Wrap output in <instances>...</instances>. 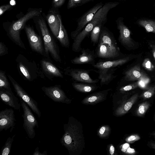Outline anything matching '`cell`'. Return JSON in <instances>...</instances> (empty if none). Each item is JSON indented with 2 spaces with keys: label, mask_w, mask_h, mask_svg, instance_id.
I'll use <instances>...</instances> for the list:
<instances>
[{
  "label": "cell",
  "mask_w": 155,
  "mask_h": 155,
  "mask_svg": "<svg viewBox=\"0 0 155 155\" xmlns=\"http://www.w3.org/2000/svg\"><path fill=\"white\" fill-rule=\"evenodd\" d=\"M64 134L60 141L70 155H79L85 146L83 128L81 123L72 117L64 125Z\"/></svg>",
  "instance_id": "cell-1"
},
{
  "label": "cell",
  "mask_w": 155,
  "mask_h": 155,
  "mask_svg": "<svg viewBox=\"0 0 155 155\" xmlns=\"http://www.w3.org/2000/svg\"><path fill=\"white\" fill-rule=\"evenodd\" d=\"M100 58L116 59L120 55V49L113 33L107 28L103 26L95 52Z\"/></svg>",
  "instance_id": "cell-2"
},
{
  "label": "cell",
  "mask_w": 155,
  "mask_h": 155,
  "mask_svg": "<svg viewBox=\"0 0 155 155\" xmlns=\"http://www.w3.org/2000/svg\"><path fill=\"white\" fill-rule=\"evenodd\" d=\"M17 68L19 73L24 78L29 81H32L38 76H43L36 63L28 59L22 54H19L16 59Z\"/></svg>",
  "instance_id": "cell-3"
},
{
  "label": "cell",
  "mask_w": 155,
  "mask_h": 155,
  "mask_svg": "<svg viewBox=\"0 0 155 155\" xmlns=\"http://www.w3.org/2000/svg\"><path fill=\"white\" fill-rule=\"evenodd\" d=\"M44 41V47L47 58H50L49 54L55 61L61 62L58 47L50 35L45 21L39 19L38 21Z\"/></svg>",
  "instance_id": "cell-4"
},
{
  "label": "cell",
  "mask_w": 155,
  "mask_h": 155,
  "mask_svg": "<svg viewBox=\"0 0 155 155\" xmlns=\"http://www.w3.org/2000/svg\"><path fill=\"white\" fill-rule=\"evenodd\" d=\"M40 12L35 10L28 12L24 16L12 24L9 28L8 35L11 40L21 48L26 49L20 36L21 30L26 21L32 17L39 15Z\"/></svg>",
  "instance_id": "cell-5"
},
{
  "label": "cell",
  "mask_w": 155,
  "mask_h": 155,
  "mask_svg": "<svg viewBox=\"0 0 155 155\" xmlns=\"http://www.w3.org/2000/svg\"><path fill=\"white\" fill-rule=\"evenodd\" d=\"M20 100L23 110L22 115L23 120V127L28 137L33 139L35 136V128L39 127L38 122L28 104L21 99Z\"/></svg>",
  "instance_id": "cell-6"
},
{
  "label": "cell",
  "mask_w": 155,
  "mask_h": 155,
  "mask_svg": "<svg viewBox=\"0 0 155 155\" xmlns=\"http://www.w3.org/2000/svg\"><path fill=\"white\" fill-rule=\"evenodd\" d=\"M11 82L17 95L24 101L36 114L39 118L41 116V112L37 102L28 94L18 83L9 74L7 75Z\"/></svg>",
  "instance_id": "cell-7"
},
{
  "label": "cell",
  "mask_w": 155,
  "mask_h": 155,
  "mask_svg": "<svg viewBox=\"0 0 155 155\" xmlns=\"http://www.w3.org/2000/svg\"><path fill=\"white\" fill-rule=\"evenodd\" d=\"M123 20L122 17H119L116 21L117 28L119 33L118 41L127 49H132L135 46L134 42L131 38L130 31L125 25Z\"/></svg>",
  "instance_id": "cell-8"
},
{
  "label": "cell",
  "mask_w": 155,
  "mask_h": 155,
  "mask_svg": "<svg viewBox=\"0 0 155 155\" xmlns=\"http://www.w3.org/2000/svg\"><path fill=\"white\" fill-rule=\"evenodd\" d=\"M41 90L46 95L55 102L67 104L71 102V100L67 97L60 85L43 86L41 87Z\"/></svg>",
  "instance_id": "cell-9"
},
{
  "label": "cell",
  "mask_w": 155,
  "mask_h": 155,
  "mask_svg": "<svg viewBox=\"0 0 155 155\" xmlns=\"http://www.w3.org/2000/svg\"><path fill=\"white\" fill-rule=\"evenodd\" d=\"M102 2L97 3L85 12L78 21L75 30L71 32V36L73 40L92 19L97 11L103 5Z\"/></svg>",
  "instance_id": "cell-10"
},
{
  "label": "cell",
  "mask_w": 155,
  "mask_h": 155,
  "mask_svg": "<svg viewBox=\"0 0 155 155\" xmlns=\"http://www.w3.org/2000/svg\"><path fill=\"white\" fill-rule=\"evenodd\" d=\"M25 30L30 47L34 51L47 57L42 39L30 26H26Z\"/></svg>",
  "instance_id": "cell-11"
},
{
  "label": "cell",
  "mask_w": 155,
  "mask_h": 155,
  "mask_svg": "<svg viewBox=\"0 0 155 155\" xmlns=\"http://www.w3.org/2000/svg\"><path fill=\"white\" fill-rule=\"evenodd\" d=\"M65 74L70 77L75 81L89 84L96 83L98 82L97 79H93L89 75V70L68 67L64 69Z\"/></svg>",
  "instance_id": "cell-12"
},
{
  "label": "cell",
  "mask_w": 155,
  "mask_h": 155,
  "mask_svg": "<svg viewBox=\"0 0 155 155\" xmlns=\"http://www.w3.org/2000/svg\"><path fill=\"white\" fill-rule=\"evenodd\" d=\"M16 123L14 111L12 108H6L0 112V132L10 129L11 132Z\"/></svg>",
  "instance_id": "cell-13"
},
{
  "label": "cell",
  "mask_w": 155,
  "mask_h": 155,
  "mask_svg": "<svg viewBox=\"0 0 155 155\" xmlns=\"http://www.w3.org/2000/svg\"><path fill=\"white\" fill-rule=\"evenodd\" d=\"M81 54L71 60V62L75 64H88L93 65L95 63V53L94 50L88 48H82Z\"/></svg>",
  "instance_id": "cell-14"
},
{
  "label": "cell",
  "mask_w": 155,
  "mask_h": 155,
  "mask_svg": "<svg viewBox=\"0 0 155 155\" xmlns=\"http://www.w3.org/2000/svg\"><path fill=\"white\" fill-rule=\"evenodd\" d=\"M0 96L1 100L6 105L15 110L20 109L21 104L19 103L18 98L12 90L0 88Z\"/></svg>",
  "instance_id": "cell-15"
},
{
  "label": "cell",
  "mask_w": 155,
  "mask_h": 155,
  "mask_svg": "<svg viewBox=\"0 0 155 155\" xmlns=\"http://www.w3.org/2000/svg\"><path fill=\"white\" fill-rule=\"evenodd\" d=\"M40 64L42 71L46 76L51 78L54 77L63 78V75L60 71L49 61L43 59L40 61Z\"/></svg>",
  "instance_id": "cell-16"
},
{
  "label": "cell",
  "mask_w": 155,
  "mask_h": 155,
  "mask_svg": "<svg viewBox=\"0 0 155 155\" xmlns=\"http://www.w3.org/2000/svg\"><path fill=\"white\" fill-rule=\"evenodd\" d=\"M124 74V79L127 81H139L148 77L141 70L139 64H137L125 71Z\"/></svg>",
  "instance_id": "cell-17"
},
{
  "label": "cell",
  "mask_w": 155,
  "mask_h": 155,
  "mask_svg": "<svg viewBox=\"0 0 155 155\" xmlns=\"http://www.w3.org/2000/svg\"><path fill=\"white\" fill-rule=\"evenodd\" d=\"M130 60V57H127L112 61H98L92 66L98 69L116 68L127 63Z\"/></svg>",
  "instance_id": "cell-18"
},
{
  "label": "cell",
  "mask_w": 155,
  "mask_h": 155,
  "mask_svg": "<svg viewBox=\"0 0 155 155\" xmlns=\"http://www.w3.org/2000/svg\"><path fill=\"white\" fill-rule=\"evenodd\" d=\"M110 89L98 92L92 94L85 97L82 101L84 104L93 105L104 100Z\"/></svg>",
  "instance_id": "cell-19"
},
{
  "label": "cell",
  "mask_w": 155,
  "mask_h": 155,
  "mask_svg": "<svg viewBox=\"0 0 155 155\" xmlns=\"http://www.w3.org/2000/svg\"><path fill=\"white\" fill-rule=\"evenodd\" d=\"M117 69L116 68L98 69V78L100 80V84L101 85L107 84L114 79L116 75L114 74Z\"/></svg>",
  "instance_id": "cell-20"
},
{
  "label": "cell",
  "mask_w": 155,
  "mask_h": 155,
  "mask_svg": "<svg viewBox=\"0 0 155 155\" xmlns=\"http://www.w3.org/2000/svg\"><path fill=\"white\" fill-rule=\"evenodd\" d=\"M138 96V94H134L121 104L115 111V115L121 116L127 113L136 101Z\"/></svg>",
  "instance_id": "cell-21"
},
{
  "label": "cell",
  "mask_w": 155,
  "mask_h": 155,
  "mask_svg": "<svg viewBox=\"0 0 155 155\" xmlns=\"http://www.w3.org/2000/svg\"><path fill=\"white\" fill-rule=\"evenodd\" d=\"M47 19L52 33L56 38L58 35L60 26L59 19L57 15L53 13L48 14Z\"/></svg>",
  "instance_id": "cell-22"
},
{
  "label": "cell",
  "mask_w": 155,
  "mask_h": 155,
  "mask_svg": "<svg viewBox=\"0 0 155 155\" xmlns=\"http://www.w3.org/2000/svg\"><path fill=\"white\" fill-rule=\"evenodd\" d=\"M57 15L60 21V26L58 35L56 38L63 47L68 48L70 42L67 31L63 25L61 16L58 15Z\"/></svg>",
  "instance_id": "cell-23"
},
{
  "label": "cell",
  "mask_w": 155,
  "mask_h": 155,
  "mask_svg": "<svg viewBox=\"0 0 155 155\" xmlns=\"http://www.w3.org/2000/svg\"><path fill=\"white\" fill-rule=\"evenodd\" d=\"M91 84L85 83L74 82L72 85L77 91L83 93H88L92 91L97 88L96 86Z\"/></svg>",
  "instance_id": "cell-24"
},
{
  "label": "cell",
  "mask_w": 155,
  "mask_h": 155,
  "mask_svg": "<svg viewBox=\"0 0 155 155\" xmlns=\"http://www.w3.org/2000/svg\"><path fill=\"white\" fill-rule=\"evenodd\" d=\"M104 24L101 23L96 25L90 33V38L92 42L94 44L97 43L99 41L102 27Z\"/></svg>",
  "instance_id": "cell-25"
},
{
  "label": "cell",
  "mask_w": 155,
  "mask_h": 155,
  "mask_svg": "<svg viewBox=\"0 0 155 155\" xmlns=\"http://www.w3.org/2000/svg\"><path fill=\"white\" fill-rule=\"evenodd\" d=\"M138 23L147 32L155 33V21L149 20H141L139 21Z\"/></svg>",
  "instance_id": "cell-26"
},
{
  "label": "cell",
  "mask_w": 155,
  "mask_h": 155,
  "mask_svg": "<svg viewBox=\"0 0 155 155\" xmlns=\"http://www.w3.org/2000/svg\"><path fill=\"white\" fill-rule=\"evenodd\" d=\"M15 134L12 137H8L4 145L2 147L0 151V155H8L10 154L11 148Z\"/></svg>",
  "instance_id": "cell-27"
},
{
  "label": "cell",
  "mask_w": 155,
  "mask_h": 155,
  "mask_svg": "<svg viewBox=\"0 0 155 155\" xmlns=\"http://www.w3.org/2000/svg\"><path fill=\"white\" fill-rule=\"evenodd\" d=\"M0 88L12 90L5 72L2 70L0 71Z\"/></svg>",
  "instance_id": "cell-28"
},
{
  "label": "cell",
  "mask_w": 155,
  "mask_h": 155,
  "mask_svg": "<svg viewBox=\"0 0 155 155\" xmlns=\"http://www.w3.org/2000/svg\"><path fill=\"white\" fill-rule=\"evenodd\" d=\"M150 106V104L147 101L140 104L136 111V114L138 117H143L146 113Z\"/></svg>",
  "instance_id": "cell-29"
},
{
  "label": "cell",
  "mask_w": 155,
  "mask_h": 155,
  "mask_svg": "<svg viewBox=\"0 0 155 155\" xmlns=\"http://www.w3.org/2000/svg\"><path fill=\"white\" fill-rule=\"evenodd\" d=\"M111 129L108 125H104L101 127L98 132V135L101 138H107L110 134Z\"/></svg>",
  "instance_id": "cell-30"
},
{
  "label": "cell",
  "mask_w": 155,
  "mask_h": 155,
  "mask_svg": "<svg viewBox=\"0 0 155 155\" xmlns=\"http://www.w3.org/2000/svg\"><path fill=\"white\" fill-rule=\"evenodd\" d=\"M94 0H69L67 7L68 9L81 5Z\"/></svg>",
  "instance_id": "cell-31"
},
{
  "label": "cell",
  "mask_w": 155,
  "mask_h": 155,
  "mask_svg": "<svg viewBox=\"0 0 155 155\" xmlns=\"http://www.w3.org/2000/svg\"><path fill=\"white\" fill-rule=\"evenodd\" d=\"M155 92V85L148 87L142 93L141 97L144 99H149L151 97Z\"/></svg>",
  "instance_id": "cell-32"
},
{
  "label": "cell",
  "mask_w": 155,
  "mask_h": 155,
  "mask_svg": "<svg viewBox=\"0 0 155 155\" xmlns=\"http://www.w3.org/2000/svg\"><path fill=\"white\" fill-rule=\"evenodd\" d=\"M138 87L137 82L122 87L119 89L121 92H124L134 89Z\"/></svg>",
  "instance_id": "cell-33"
},
{
  "label": "cell",
  "mask_w": 155,
  "mask_h": 155,
  "mask_svg": "<svg viewBox=\"0 0 155 155\" xmlns=\"http://www.w3.org/2000/svg\"><path fill=\"white\" fill-rule=\"evenodd\" d=\"M142 65L145 69L149 71H152L154 69V66L148 58H146L144 60Z\"/></svg>",
  "instance_id": "cell-34"
},
{
  "label": "cell",
  "mask_w": 155,
  "mask_h": 155,
  "mask_svg": "<svg viewBox=\"0 0 155 155\" xmlns=\"http://www.w3.org/2000/svg\"><path fill=\"white\" fill-rule=\"evenodd\" d=\"M148 77L137 81L138 87L142 89H146L147 88V85L150 81Z\"/></svg>",
  "instance_id": "cell-35"
},
{
  "label": "cell",
  "mask_w": 155,
  "mask_h": 155,
  "mask_svg": "<svg viewBox=\"0 0 155 155\" xmlns=\"http://www.w3.org/2000/svg\"><path fill=\"white\" fill-rule=\"evenodd\" d=\"M140 136L137 134H134L130 135L125 139V141L129 143H133L135 141H137L140 139Z\"/></svg>",
  "instance_id": "cell-36"
},
{
  "label": "cell",
  "mask_w": 155,
  "mask_h": 155,
  "mask_svg": "<svg viewBox=\"0 0 155 155\" xmlns=\"http://www.w3.org/2000/svg\"><path fill=\"white\" fill-rule=\"evenodd\" d=\"M8 49L3 42H0V56H2L7 54Z\"/></svg>",
  "instance_id": "cell-37"
},
{
  "label": "cell",
  "mask_w": 155,
  "mask_h": 155,
  "mask_svg": "<svg viewBox=\"0 0 155 155\" xmlns=\"http://www.w3.org/2000/svg\"><path fill=\"white\" fill-rule=\"evenodd\" d=\"M11 7L10 5H3L0 7V15H2L5 11L9 9Z\"/></svg>",
  "instance_id": "cell-38"
},
{
  "label": "cell",
  "mask_w": 155,
  "mask_h": 155,
  "mask_svg": "<svg viewBox=\"0 0 155 155\" xmlns=\"http://www.w3.org/2000/svg\"><path fill=\"white\" fill-rule=\"evenodd\" d=\"M65 0H53L54 6L56 7H58L63 5Z\"/></svg>",
  "instance_id": "cell-39"
},
{
  "label": "cell",
  "mask_w": 155,
  "mask_h": 155,
  "mask_svg": "<svg viewBox=\"0 0 155 155\" xmlns=\"http://www.w3.org/2000/svg\"><path fill=\"white\" fill-rule=\"evenodd\" d=\"M39 148L38 147H36L33 155H47V150H45L43 153H41L39 152Z\"/></svg>",
  "instance_id": "cell-40"
},
{
  "label": "cell",
  "mask_w": 155,
  "mask_h": 155,
  "mask_svg": "<svg viewBox=\"0 0 155 155\" xmlns=\"http://www.w3.org/2000/svg\"><path fill=\"white\" fill-rule=\"evenodd\" d=\"M149 44L151 49L152 53L155 61V43L150 42L149 43Z\"/></svg>",
  "instance_id": "cell-41"
},
{
  "label": "cell",
  "mask_w": 155,
  "mask_h": 155,
  "mask_svg": "<svg viewBox=\"0 0 155 155\" xmlns=\"http://www.w3.org/2000/svg\"><path fill=\"white\" fill-rule=\"evenodd\" d=\"M125 153L129 154L134 155L136 153V151L134 149L129 147Z\"/></svg>",
  "instance_id": "cell-42"
},
{
  "label": "cell",
  "mask_w": 155,
  "mask_h": 155,
  "mask_svg": "<svg viewBox=\"0 0 155 155\" xmlns=\"http://www.w3.org/2000/svg\"><path fill=\"white\" fill-rule=\"evenodd\" d=\"M115 148L113 145H111L109 148V152L111 155H113L114 153Z\"/></svg>",
  "instance_id": "cell-43"
},
{
  "label": "cell",
  "mask_w": 155,
  "mask_h": 155,
  "mask_svg": "<svg viewBox=\"0 0 155 155\" xmlns=\"http://www.w3.org/2000/svg\"><path fill=\"white\" fill-rule=\"evenodd\" d=\"M129 147H130L128 143H125L123 145L122 150L125 152Z\"/></svg>",
  "instance_id": "cell-44"
},
{
  "label": "cell",
  "mask_w": 155,
  "mask_h": 155,
  "mask_svg": "<svg viewBox=\"0 0 155 155\" xmlns=\"http://www.w3.org/2000/svg\"><path fill=\"white\" fill-rule=\"evenodd\" d=\"M150 146L153 149L155 150V143L150 142Z\"/></svg>",
  "instance_id": "cell-45"
},
{
  "label": "cell",
  "mask_w": 155,
  "mask_h": 155,
  "mask_svg": "<svg viewBox=\"0 0 155 155\" xmlns=\"http://www.w3.org/2000/svg\"><path fill=\"white\" fill-rule=\"evenodd\" d=\"M153 135H154V136H155V133H153Z\"/></svg>",
  "instance_id": "cell-46"
}]
</instances>
